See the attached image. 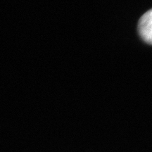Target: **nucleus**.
I'll return each mask as SVG.
<instances>
[{
	"instance_id": "1",
	"label": "nucleus",
	"mask_w": 152,
	"mask_h": 152,
	"mask_svg": "<svg viewBox=\"0 0 152 152\" xmlns=\"http://www.w3.org/2000/svg\"><path fill=\"white\" fill-rule=\"evenodd\" d=\"M138 31L144 41L152 45V9L144 14L139 20Z\"/></svg>"
}]
</instances>
